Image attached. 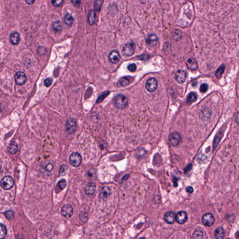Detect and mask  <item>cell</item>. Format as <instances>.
<instances>
[{
  "label": "cell",
  "instance_id": "16",
  "mask_svg": "<svg viewBox=\"0 0 239 239\" xmlns=\"http://www.w3.org/2000/svg\"><path fill=\"white\" fill-rule=\"evenodd\" d=\"M96 188L95 183H88L85 187V192L87 195H92L95 192Z\"/></svg>",
  "mask_w": 239,
  "mask_h": 239
},
{
  "label": "cell",
  "instance_id": "3",
  "mask_svg": "<svg viewBox=\"0 0 239 239\" xmlns=\"http://www.w3.org/2000/svg\"><path fill=\"white\" fill-rule=\"evenodd\" d=\"M82 161L81 156L78 153H73L70 155L69 162L74 167H78L81 164Z\"/></svg>",
  "mask_w": 239,
  "mask_h": 239
},
{
  "label": "cell",
  "instance_id": "8",
  "mask_svg": "<svg viewBox=\"0 0 239 239\" xmlns=\"http://www.w3.org/2000/svg\"><path fill=\"white\" fill-rule=\"evenodd\" d=\"M73 208L69 204H66L62 208V215L66 218L71 217L73 214Z\"/></svg>",
  "mask_w": 239,
  "mask_h": 239
},
{
  "label": "cell",
  "instance_id": "11",
  "mask_svg": "<svg viewBox=\"0 0 239 239\" xmlns=\"http://www.w3.org/2000/svg\"><path fill=\"white\" fill-rule=\"evenodd\" d=\"M76 127V122L74 119H70L66 124V130L69 134H71L75 131Z\"/></svg>",
  "mask_w": 239,
  "mask_h": 239
},
{
  "label": "cell",
  "instance_id": "24",
  "mask_svg": "<svg viewBox=\"0 0 239 239\" xmlns=\"http://www.w3.org/2000/svg\"><path fill=\"white\" fill-rule=\"evenodd\" d=\"M225 233L222 228H219L215 231V236L217 239H223L224 238Z\"/></svg>",
  "mask_w": 239,
  "mask_h": 239
},
{
  "label": "cell",
  "instance_id": "10",
  "mask_svg": "<svg viewBox=\"0 0 239 239\" xmlns=\"http://www.w3.org/2000/svg\"><path fill=\"white\" fill-rule=\"evenodd\" d=\"M15 81L17 85H23L26 81V75L23 72H18L15 75Z\"/></svg>",
  "mask_w": 239,
  "mask_h": 239
},
{
  "label": "cell",
  "instance_id": "22",
  "mask_svg": "<svg viewBox=\"0 0 239 239\" xmlns=\"http://www.w3.org/2000/svg\"><path fill=\"white\" fill-rule=\"evenodd\" d=\"M197 99V95L195 93H190L188 96V99H187V104L188 105H191L193 102L195 101Z\"/></svg>",
  "mask_w": 239,
  "mask_h": 239
},
{
  "label": "cell",
  "instance_id": "5",
  "mask_svg": "<svg viewBox=\"0 0 239 239\" xmlns=\"http://www.w3.org/2000/svg\"><path fill=\"white\" fill-rule=\"evenodd\" d=\"M158 83L157 79L155 78H150L147 81L146 83V88L147 90L150 92H153L157 89Z\"/></svg>",
  "mask_w": 239,
  "mask_h": 239
},
{
  "label": "cell",
  "instance_id": "7",
  "mask_svg": "<svg viewBox=\"0 0 239 239\" xmlns=\"http://www.w3.org/2000/svg\"><path fill=\"white\" fill-rule=\"evenodd\" d=\"M187 78V73L184 70H179L175 74V78L179 83L181 84L185 81Z\"/></svg>",
  "mask_w": 239,
  "mask_h": 239
},
{
  "label": "cell",
  "instance_id": "43",
  "mask_svg": "<svg viewBox=\"0 0 239 239\" xmlns=\"http://www.w3.org/2000/svg\"><path fill=\"white\" fill-rule=\"evenodd\" d=\"M25 1L28 4H32L35 2V0H25Z\"/></svg>",
  "mask_w": 239,
  "mask_h": 239
},
{
  "label": "cell",
  "instance_id": "9",
  "mask_svg": "<svg viewBox=\"0 0 239 239\" xmlns=\"http://www.w3.org/2000/svg\"><path fill=\"white\" fill-rule=\"evenodd\" d=\"M122 51L125 55L128 56L132 55L135 51L134 45H133V44L130 43L125 44L122 47Z\"/></svg>",
  "mask_w": 239,
  "mask_h": 239
},
{
  "label": "cell",
  "instance_id": "42",
  "mask_svg": "<svg viewBox=\"0 0 239 239\" xmlns=\"http://www.w3.org/2000/svg\"><path fill=\"white\" fill-rule=\"evenodd\" d=\"M186 191L188 193H192L193 192V189L191 186H188L186 188Z\"/></svg>",
  "mask_w": 239,
  "mask_h": 239
},
{
  "label": "cell",
  "instance_id": "20",
  "mask_svg": "<svg viewBox=\"0 0 239 239\" xmlns=\"http://www.w3.org/2000/svg\"><path fill=\"white\" fill-rule=\"evenodd\" d=\"M18 149V146L17 142L12 141L10 143L8 147V151L11 154H15L16 153Z\"/></svg>",
  "mask_w": 239,
  "mask_h": 239
},
{
  "label": "cell",
  "instance_id": "18",
  "mask_svg": "<svg viewBox=\"0 0 239 239\" xmlns=\"http://www.w3.org/2000/svg\"><path fill=\"white\" fill-rule=\"evenodd\" d=\"M20 35L18 32H14L10 35V41L14 45H17L20 42Z\"/></svg>",
  "mask_w": 239,
  "mask_h": 239
},
{
  "label": "cell",
  "instance_id": "39",
  "mask_svg": "<svg viewBox=\"0 0 239 239\" xmlns=\"http://www.w3.org/2000/svg\"><path fill=\"white\" fill-rule=\"evenodd\" d=\"M52 83V79L51 78H48L44 81V84L46 87H49Z\"/></svg>",
  "mask_w": 239,
  "mask_h": 239
},
{
  "label": "cell",
  "instance_id": "31",
  "mask_svg": "<svg viewBox=\"0 0 239 239\" xmlns=\"http://www.w3.org/2000/svg\"><path fill=\"white\" fill-rule=\"evenodd\" d=\"M1 238L3 239L4 237H5L7 234V229L6 228L4 225L1 224Z\"/></svg>",
  "mask_w": 239,
  "mask_h": 239
},
{
  "label": "cell",
  "instance_id": "23",
  "mask_svg": "<svg viewBox=\"0 0 239 239\" xmlns=\"http://www.w3.org/2000/svg\"><path fill=\"white\" fill-rule=\"evenodd\" d=\"M65 23L69 26L72 25L73 22V18L71 14H67L65 16L64 19Z\"/></svg>",
  "mask_w": 239,
  "mask_h": 239
},
{
  "label": "cell",
  "instance_id": "28",
  "mask_svg": "<svg viewBox=\"0 0 239 239\" xmlns=\"http://www.w3.org/2000/svg\"><path fill=\"white\" fill-rule=\"evenodd\" d=\"M192 237L195 239H201L203 237V233L200 230H197L193 233Z\"/></svg>",
  "mask_w": 239,
  "mask_h": 239
},
{
  "label": "cell",
  "instance_id": "36",
  "mask_svg": "<svg viewBox=\"0 0 239 239\" xmlns=\"http://www.w3.org/2000/svg\"><path fill=\"white\" fill-rule=\"evenodd\" d=\"M64 0H52V3L54 6L59 7L61 5Z\"/></svg>",
  "mask_w": 239,
  "mask_h": 239
},
{
  "label": "cell",
  "instance_id": "6",
  "mask_svg": "<svg viewBox=\"0 0 239 239\" xmlns=\"http://www.w3.org/2000/svg\"><path fill=\"white\" fill-rule=\"evenodd\" d=\"M169 142L170 144L173 146H176L181 142V136L179 133H173L170 136Z\"/></svg>",
  "mask_w": 239,
  "mask_h": 239
},
{
  "label": "cell",
  "instance_id": "32",
  "mask_svg": "<svg viewBox=\"0 0 239 239\" xmlns=\"http://www.w3.org/2000/svg\"><path fill=\"white\" fill-rule=\"evenodd\" d=\"M4 215L8 219H9L10 220H12L14 218V212L13 211H8L4 213Z\"/></svg>",
  "mask_w": 239,
  "mask_h": 239
},
{
  "label": "cell",
  "instance_id": "14",
  "mask_svg": "<svg viewBox=\"0 0 239 239\" xmlns=\"http://www.w3.org/2000/svg\"><path fill=\"white\" fill-rule=\"evenodd\" d=\"M187 215L185 211H180L176 215V220L179 224H182L187 221Z\"/></svg>",
  "mask_w": 239,
  "mask_h": 239
},
{
  "label": "cell",
  "instance_id": "30",
  "mask_svg": "<svg viewBox=\"0 0 239 239\" xmlns=\"http://www.w3.org/2000/svg\"><path fill=\"white\" fill-rule=\"evenodd\" d=\"M211 111L208 109H205V110H203L202 111V117L203 118L205 119H207L208 120L209 118H210L211 116Z\"/></svg>",
  "mask_w": 239,
  "mask_h": 239
},
{
  "label": "cell",
  "instance_id": "29",
  "mask_svg": "<svg viewBox=\"0 0 239 239\" xmlns=\"http://www.w3.org/2000/svg\"><path fill=\"white\" fill-rule=\"evenodd\" d=\"M225 70V66L222 65L220 67H219L218 69L217 70L216 72V76L218 78H219L222 76V75L223 74Z\"/></svg>",
  "mask_w": 239,
  "mask_h": 239
},
{
  "label": "cell",
  "instance_id": "21",
  "mask_svg": "<svg viewBox=\"0 0 239 239\" xmlns=\"http://www.w3.org/2000/svg\"><path fill=\"white\" fill-rule=\"evenodd\" d=\"M95 20V12L93 10H91L89 11L88 16V21L89 24L92 25L94 23Z\"/></svg>",
  "mask_w": 239,
  "mask_h": 239
},
{
  "label": "cell",
  "instance_id": "19",
  "mask_svg": "<svg viewBox=\"0 0 239 239\" xmlns=\"http://www.w3.org/2000/svg\"><path fill=\"white\" fill-rule=\"evenodd\" d=\"M158 41V37H157L156 35L154 34L149 35V36L148 37L147 40V43L149 45L152 46L156 45Z\"/></svg>",
  "mask_w": 239,
  "mask_h": 239
},
{
  "label": "cell",
  "instance_id": "41",
  "mask_svg": "<svg viewBox=\"0 0 239 239\" xmlns=\"http://www.w3.org/2000/svg\"><path fill=\"white\" fill-rule=\"evenodd\" d=\"M53 169H54V165L51 164H47V166H46V169L47 170V171H51Z\"/></svg>",
  "mask_w": 239,
  "mask_h": 239
},
{
  "label": "cell",
  "instance_id": "33",
  "mask_svg": "<svg viewBox=\"0 0 239 239\" xmlns=\"http://www.w3.org/2000/svg\"><path fill=\"white\" fill-rule=\"evenodd\" d=\"M102 3H103L102 0H96L95 3H94V8H95V10L97 11H99L101 8Z\"/></svg>",
  "mask_w": 239,
  "mask_h": 239
},
{
  "label": "cell",
  "instance_id": "27",
  "mask_svg": "<svg viewBox=\"0 0 239 239\" xmlns=\"http://www.w3.org/2000/svg\"><path fill=\"white\" fill-rule=\"evenodd\" d=\"M79 219L82 222L85 223L87 222L88 219V214L87 212L82 211L81 212L79 215Z\"/></svg>",
  "mask_w": 239,
  "mask_h": 239
},
{
  "label": "cell",
  "instance_id": "40",
  "mask_svg": "<svg viewBox=\"0 0 239 239\" xmlns=\"http://www.w3.org/2000/svg\"><path fill=\"white\" fill-rule=\"evenodd\" d=\"M72 2L75 6L78 7L80 4V0H71Z\"/></svg>",
  "mask_w": 239,
  "mask_h": 239
},
{
  "label": "cell",
  "instance_id": "35",
  "mask_svg": "<svg viewBox=\"0 0 239 239\" xmlns=\"http://www.w3.org/2000/svg\"><path fill=\"white\" fill-rule=\"evenodd\" d=\"M58 186L60 188L61 190H63L66 188V182L65 179H62L60 181L58 184Z\"/></svg>",
  "mask_w": 239,
  "mask_h": 239
},
{
  "label": "cell",
  "instance_id": "15",
  "mask_svg": "<svg viewBox=\"0 0 239 239\" xmlns=\"http://www.w3.org/2000/svg\"><path fill=\"white\" fill-rule=\"evenodd\" d=\"M186 66L189 70L192 71L196 70L198 68V64L195 59L193 57L189 58L186 62Z\"/></svg>",
  "mask_w": 239,
  "mask_h": 239
},
{
  "label": "cell",
  "instance_id": "4",
  "mask_svg": "<svg viewBox=\"0 0 239 239\" xmlns=\"http://www.w3.org/2000/svg\"><path fill=\"white\" fill-rule=\"evenodd\" d=\"M202 221L204 225L207 227H211L214 222V218L210 213H207L203 216Z\"/></svg>",
  "mask_w": 239,
  "mask_h": 239
},
{
  "label": "cell",
  "instance_id": "38",
  "mask_svg": "<svg viewBox=\"0 0 239 239\" xmlns=\"http://www.w3.org/2000/svg\"><path fill=\"white\" fill-rule=\"evenodd\" d=\"M127 69L131 72H135L136 70V66L135 64H131L127 67Z\"/></svg>",
  "mask_w": 239,
  "mask_h": 239
},
{
  "label": "cell",
  "instance_id": "26",
  "mask_svg": "<svg viewBox=\"0 0 239 239\" xmlns=\"http://www.w3.org/2000/svg\"><path fill=\"white\" fill-rule=\"evenodd\" d=\"M52 28L55 32H60L62 29V25L60 22L56 21L52 24Z\"/></svg>",
  "mask_w": 239,
  "mask_h": 239
},
{
  "label": "cell",
  "instance_id": "17",
  "mask_svg": "<svg viewBox=\"0 0 239 239\" xmlns=\"http://www.w3.org/2000/svg\"><path fill=\"white\" fill-rule=\"evenodd\" d=\"M110 193V189L109 186H105L101 188L100 192L99 197L102 199H106Z\"/></svg>",
  "mask_w": 239,
  "mask_h": 239
},
{
  "label": "cell",
  "instance_id": "25",
  "mask_svg": "<svg viewBox=\"0 0 239 239\" xmlns=\"http://www.w3.org/2000/svg\"><path fill=\"white\" fill-rule=\"evenodd\" d=\"M130 81H129V78L125 77L121 78L119 80V82H118V85L120 86L123 87L128 86L130 84Z\"/></svg>",
  "mask_w": 239,
  "mask_h": 239
},
{
  "label": "cell",
  "instance_id": "34",
  "mask_svg": "<svg viewBox=\"0 0 239 239\" xmlns=\"http://www.w3.org/2000/svg\"><path fill=\"white\" fill-rule=\"evenodd\" d=\"M67 170V166L66 164H63L60 169V175L65 174Z\"/></svg>",
  "mask_w": 239,
  "mask_h": 239
},
{
  "label": "cell",
  "instance_id": "12",
  "mask_svg": "<svg viewBox=\"0 0 239 239\" xmlns=\"http://www.w3.org/2000/svg\"><path fill=\"white\" fill-rule=\"evenodd\" d=\"M176 218V215L174 212L172 211L167 212L164 216V220L167 223L170 224L174 223Z\"/></svg>",
  "mask_w": 239,
  "mask_h": 239
},
{
  "label": "cell",
  "instance_id": "2",
  "mask_svg": "<svg viewBox=\"0 0 239 239\" xmlns=\"http://www.w3.org/2000/svg\"><path fill=\"white\" fill-rule=\"evenodd\" d=\"M1 186L4 190H9L13 186L14 181L11 176H5L1 181Z\"/></svg>",
  "mask_w": 239,
  "mask_h": 239
},
{
  "label": "cell",
  "instance_id": "44",
  "mask_svg": "<svg viewBox=\"0 0 239 239\" xmlns=\"http://www.w3.org/2000/svg\"><path fill=\"white\" fill-rule=\"evenodd\" d=\"M235 120H236V122L239 124V113H238V114H237V115H236V119H235Z\"/></svg>",
  "mask_w": 239,
  "mask_h": 239
},
{
  "label": "cell",
  "instance_id": "37",
  "mask_svg": "<svg viewBox=\"0 0 239 239\" xmlns=\"http://www.w3.org/2000/svg\"><path fill=\"white\" fill-rule=\"evenodd\" d=\"M208 86L206 84H203L200 87V91L202 93H205L207 91Z\"/></svg>",
  "mask_w": 239,
  "mask_h": 239
},
{
  "label": "cell",
  "instance_id": "1",
  "mask_svg": "<svg viewBox=\"0 0 239 239\" xmlns=\"http://www.w3.org/2000/svg\"><path fill=\"white\" fill-rule=\"evenodd\" d=\"M114 102L115 107L119 109H124L127 104V100L126 97L123 94H118L115 97Z\"/></svg>",
  "mask_w": 239,
  "mask_h": 239
},
{
  "label": "cell",
  "instance_id": "13",
  "mask_svg": "<svg viewBox=\"0 0 239 239\" xmlns=\"http://www.w3.org/2000/svg\"><path fill=\"white\" fill-rule=\"evenodd\" d=\"M109 59L112 63H117L120 60V55L119 52L116 51H112L109 55Z\"/></svg>",
  "mask_w": 239,
  "mask_h": 239
}]
</instances>
